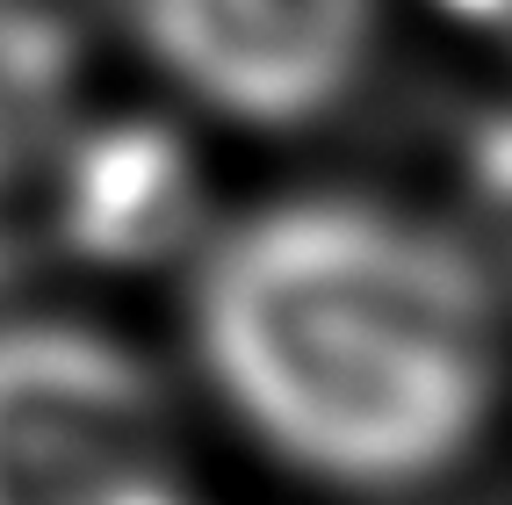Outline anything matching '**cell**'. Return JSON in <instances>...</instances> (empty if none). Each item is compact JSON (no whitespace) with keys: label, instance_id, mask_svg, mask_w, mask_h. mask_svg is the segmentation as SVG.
<instances>
[{"label":"cell","instance_id":"obj_3","mask_svg":"<svg viewBox=\"0 0 512 505\" xmlns=\"http://www.w3.org/2000/svg\"><path fill=\"white\" fill-rule=\"evenodd\" d=\"M130 15L195 109L246 130L332 116L375 51V0H130Z\"/></svg>","mask_w":512,"mask_h":505},{"label":"cell","instance_id":"obj_4","mask_svg":"<svg viewBox=\"0 0 512 505\" xmlns=\"http://www.w3.org/2000/svg\"><path fill=\"white\" fill-rule=\"evenodd\" d=\"M65 109V37L37 15L0 0V188L44 152Z\"/></svg>","mask_w":512,"mask_h":505},{"label":"cell","instance_id":"obj_5","mask_svg":"<svg viewBox=\"0 0 512 505\" xmlns=\"http://www.w3.org/2000/svg\"><path fill=\"white\" fill-rule=\"evenodd\" d=\"M455 8H462L469 22H484L498 44H512V0H455Z\"/></svg>","mask_w":512,"mask_h":505},{"label":"cell","instance_id":"obj_1","mask_svg":"<svg viewBox=\"0 0 512 505\" xmlns=\"http://www.w3.org/2000/svg\"><path fill=\"white\" fill-rule=\"evenodd\" d=\"M195 347L275 455L332 484L440 477L505 376L491 275L390 202L303 195L238 217L202 260Z\"/></svg>","mask_w":512,"mask_h":505},{"label":"cell","instance_id":"obj_2","mask_svg":"<svg viewBox=\"0 0 512 505\" xmlns=\"http://www.w3.org/2000/svg\"><path fill=\"white\" fill-rule=\"evenodd\" d=\"M0 505H181L174 412L94 325H0Z\"/></svg>","mask_w":512,"mask_h":505}]
</instances>
